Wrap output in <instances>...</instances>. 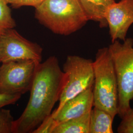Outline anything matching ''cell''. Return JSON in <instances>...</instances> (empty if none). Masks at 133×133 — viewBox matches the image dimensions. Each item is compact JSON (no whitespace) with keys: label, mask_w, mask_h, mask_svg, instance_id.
I'll return each instance as SVG.
<instances>
[{"label":"cell","mask_w":133,"mask_h":133,"mask_svg":"<svg viewBox=\"0 0 133 133\" xmlns=\"http://www.w3.org/2000/svg\"><path fill=\"white\" fill-rule=\"evenodd\" d=\"M14 121L10 110L0 109V133H13Z\"/></svg>","instance_id":"obj_14"},{"label":"cell","mask_w":133,"mask_h":133,"mask_svg":"<svg viewBox=\"0 0 133 133\" xmlns=\"http://www.w3.org/2000/svg\"><path fill=\"white\" fill-rule=\"evenodd\" d=\"M43 48L22 36L14 28L0 34V63L31 60L41 63Z\"/></svg>","instance_id":"obj_7"},{"label":"cell","mask_w":133,"mask_h":133,"mask_svg":"<svg viewBox=\"0 0 133 133\" xmlns=\"http://www.w3.org/2000/svg\"><path fill=\"white\" fill-rule=\"evenodd\" d=\"M93 107L108 112L114 118L118 114V87L109 48L98 49L93 61Z\"/></svg>","instance_id":"obj_3"},{"label":"cell","mask_w":133,"mask_h":133,"mask_svg":"<svg viewBox=\"0 0 133 133\" xmlns=\"http://www.w3.org/2000/svg\"><path fill=\"white\" fill-rule=\"evenodd\" d=\"M43 0H7L9 4L14 8H18L23 6H37Z\"/></svg>","instance_id":"obj_17"},{"label":"cell","mask_w":133,"mask_h":133,"mask_svg":"<svg viewBox=\"0 0 133 133\" xmlns=\"http://www.w3.org/2000/svg\"><path fill=\"white\" fill-rule=\"evenodd\" d=\"M39 63L31 60L2 63L0 93L22 96L30 90Z\"/></svg>","instance_id":"obj_6"},{"label":"cell","mask_w":133,"mask_h":133,"mask_svg":"<svg viewBox=\"0 0 133 133\" xmlns=\"http://www.w3.org/2000/svg\"><path fill=\"white\" fill-rule=\"evenodd\" d=\"M104 17L112 43L117 40L123 42L133 24V0H120L109 5L105 10Z\"/></svg>","instance_id":"obj_8"},{"label":"cell","mask_w":133,"mask_h":133,"mask_svg":"<svg viewBox=\"0 0 133 133\" xmlns=\"http://www.w3.org/2000/svg\"><path fill=\"white\" fill-rule=\"evenodd\" d=\"M35 9L38 22L58 35H70L89 21L79 0H43Z\"/></svg>","instance_id":"obj_2"},{"label":"cell","mask_w":133,"mask_h":133,"mask_svg":"<svg viewBox=\"0 0 133 133\" xmlns=\"http://www.w3.org/2000/svg\"><path fill=\"white\" fill-rule=\"evenodd\" d=\"M114 117L103 109L93 107L90 113L89 133H113Z\"/></svg>","instance_id":"obj_11"},{"label":"cell","mask_w":133,"mask_h":133,"mask_svg":"<svg viewBox=\"0 0 133 133\" xmlns=\"http://www.w3.org/2000/svg\"><path fill=\"white\" fill-rule=\"evenodd\" d=\"M93 108V87H91L67 101L57 111H53L51 114L58 125L90 113Z\"/></svg>","instance_id":"obj_9"},{"label":"cell","mask_w":133,"mask_h":133,"mask_svg":"<svg viewBox=\"0 0 133 133\" xmlns=\"http://www.w3.org/2000/svg\"><path fill=\"white\" fill-rule=\"evenodd\" d=\"M64 74L59 105L56 112L67 101L93 87L94 76L93 61L77 55H69L63 65Z\"/></svg>","instance_id":"obj_5"},{"label":"cell","mask_w":133,"mask_h":133,"mask_svg":"<svg viewBox=\"0 0 133 133\" xmlns=\"http://www.w3.org/2000/svg\"><path fill=\"white\" fill-rule=\"evenodd\" d=\"M108 48L117 83V115L121 118L131 108L133 100V39L126 38L123 43L115 41Z\"/></svg>","instance_id":"obj_4"},{"label":"cell","mask_w":133,"mask_h":133,"mask_svg":"<svg viewBox=\"0 0 133 133\" xmlns=\"http://www.w3.org/2000/svg\"><path fill=\"white\" fill-rule=\"evenodd\" d=\"M119 125L117 131L119 133H133V108L125 114Z\"/></svg>","instance_id":"obj_15"},{"label":"cell","mask_w":133,"mask_h":133,"mask_svg":"<svg viewBox=\"0 0 133 133\" xmlns=\"http://www.w3.org/2000/svg\"><path fill=\"white\" fill-rule=\"evenodd\" d=\"M90 113L58 124L52 133H89Z\"/></svg>","instance_id":"obj_12"},{"label":"cell","mask_w":133,"mask_h":133,"mask_svg":"<svg viewBox=\"0 0 133 133\" xmlns=\"http://www.w3.org/2000/svg\"><path fill=\"white\" fill-rule=\"evenodd\" d=\"M15 26L16 23L12 17L7 0H0V34Z\"/></svg>","instance_id":"obj_13"},{"label":"cell","mask_w":133,"mask_h":133,"mask_svg":"<svg viewBox=\"0 0 133 133\" xmlns=\"http://www.w3.org/2000/svg\"><path fill=\"white\" fill-rule=\"evenodd\" d=\"M64 74L57 57L51 56L38 65L27 106L14 120L13 133H33L59 101Z\"/></svg>","instance_id":"obj_1"},{"label":"cell","mask_w":133,"mask_h":133,"mask_svg":"<svg viewBox=\"0 0 133 133\" xmlns=\"http://www.w3.org/2000/svg\"><path fill=\"white\" fill-rule=\"evenodd\" d=\"M57 124L52 114L44 119L38 127L34 130L33 133H52Z\"/></svg>","instance_id":"obj_16"},{"label":"cell","mask_w":133,"mask_h":133,"mask_svg":"<svg viewBox=\"0 0 133 133\" xmlns=\"http://www.w3.org/2000/svg\"><path fill=\"white\" fill-rule=\"evenodd\" d=\"M88 20L98 22L100 27H108L104 17L105 10L115 0H79Z\"/></svg>","instance_id":"obj_10"},{"label":"cell","mask_w":133,"mask_h":133,"mask_svg":"<svg viewBox=\"0 0 133 133\" xmlns=\"http://www.w3.org/2000/svg\"><path fill=\"white\" fill-rule=\"evenodd\" d=\"M21 95H10L0 93V109L8 105L14 104L21 98Z\"/></svg>","instance_id":"obj_18"}]
</instances>
